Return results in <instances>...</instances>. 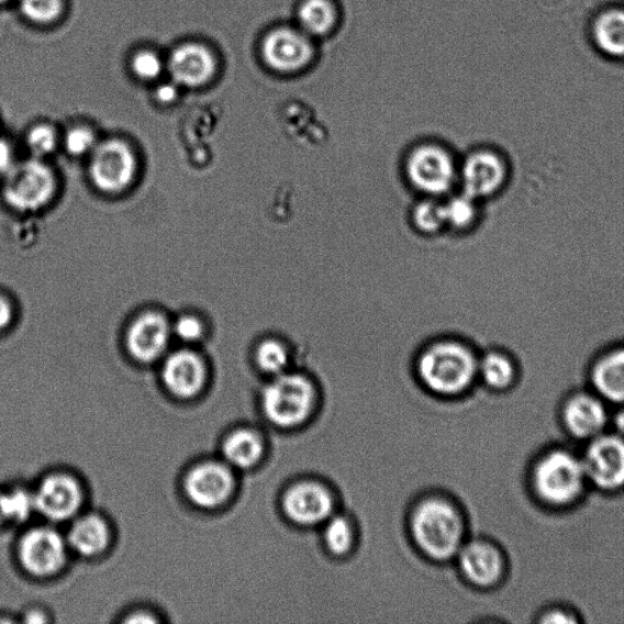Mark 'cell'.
Segmentation results:
<instances>
[{"instance_id": "1", "label": "cell", "mask_w": 624, "mask_h": 624, "mask_svg": "<svg viewBox=\"0 0 624 624\" xmlns=\"http://www.w3.org/2000/svg\"><path fill=\"white\" fill-rule=\"evenodd\" d=\"M419 375L432 392L460 394L478 374V360L464 344L454 341L434 343L419 359Z\"/></svg>"}, {"instance_id": "2", "label": "cell", "mask_w": 624, "mask_h": 624, "mask_svg": "<svg viewBox=\"0 0 624 624\" xmlns=\"http://www.w3.org/2000/svg\"><path fill=\"white\" fill-rule=\"evenodd\" d=\"M411 531L419 548L432 559L448 560L463 546V520L448 501L427 499L414 511Z\"/></svg>"}, {"instance_id": "3", "label": "cell", "mask_w": 624, "mask_h": 624, "mask_svg": "<svg viewBox=\"0 0 624 624\" xmlns=\"http://www.w3.org/2000/svg\"><path fill=\"white\" fill-rule=\"evenodd\" d=\"M259 55L271 74L297 77L307 74L316 64L317 42L296 24H278L264 33Z\"/></svg>"}, {"instance_id": "4", "label": "cell", "mask_w": 624, "mask_h": 624, "mask_svg": "<svg viewBox=\"0 0 624 624\" xmlns=\"http://www.w3.org/2000/svg\"><path fill=\"white\" fill-rule=\"evenodd\" d=\"M315 388L304 375L285 372L264 389L261 405L267 419L281 428L304 423L315 405Z\"/></svg>"}, {"instance_id": "5", "label": "cell", "mask_w": 624, "mask_h": 624, "mask_svg": "<svg viewBox=\"0 0 624 624\" xmlns=\"http://www.w3.org/2000/svg\"><path fill=\"white\" fill-rule=\"evenodd\" d=\"M586 481L583 461L561 450L546 455L534 472L537 493L553 505L572 503L583 492Z\"/></svg>"}, {"instance_id": "6", "label": "cell", "mask_w": 624, "mask_h": 624, "mask_svg": "<svg viewBox=\"0 0 624 624\" xmlns=\"http://www.w3.org/2000/svg\"><path fill=\"white\" fill-rule=\"evenodd\" d=\"M55 189L57 180L51 167L33 158L10 170L4 194L10 207L22 213H35L48 205Z\"/></svg>"}, {"instance_id": "7", "label": "cell", "mask_w": 624, "mask_h": 624, "mask_svg": "<svg viewBox=\"0 0 624 624\" xmlns=\"http://www.w3.org/2000/svg\"><path fill=\"white\" fill-rule=\"evenodd\" d=\"M137 170L135 153L120 140L98 143L91 153L89 176L96 188L107 194H118L127 189Z\"/></svg>"}, {"instance_id": "8", "label": "cell", "mask_w": 624, "mask_h": 624, "mask_svg": "<svg viewBox=\"0 0 624 624\" xmlns=\"http://www.w3.org/2000/svg\"><path fill=\"white\" fill-rule=\"evenodd\" d=\"M405 170L411 185L428 196L448 193L456 180L452 155L436 144H423L412 151Z\"/></svg>"}, {"instance_id": "9", "label": "cell", "mask_w": 624, "mask_h": 624, "mask_svg": "<svg viewBox=\"0 0 624 624\" xmlns=\"http://www.w3.org/2000/svg\"><path fill=\"white\" fill-rule=\"evenodd\" d=\"M583 466L587 479L601 489L614 490L624 486V438L599 436L590 443Z\"/></svg>"}, {"instance_id": "10", "label": "cell", "mask_w": 624, "mask_h": 624, "mask_svg": "<svg viewBox=\"0 0 624 624\" xmlns=\"http://www.w3.org/2000/svg\"><path fill=\"white\" fill-rule=\"evenodd\" d=\"M216 55L204 44L189 42L178 46L166 62L172 81L180 87H202L218 73Z\"/></svg>"}, {"instance_id": "11", "label": "cell", "mask_w": 624, "mask_h": 624, "mask_svg": "<svg viewBox=\"0 0 624 624\" xmlns=\"http://www.w3.org/2000/svg\"><path fill=\"white\" fill-rule=\"evenodd\" d=\"M19 555L30 573L51 576L58 572L66 560V544L60 534L51 528L32 530L22 538Z\"/></svg>"}, {"instance_id": "12", "label": "cell", "mask_w": 624, "mask_h": 624, "mask_svg": "<svg viewBox=\"0 0 624 624\" xmlns=\"http://www.w3.org/2000/svg\"><path fill=\"white\" fill-rule=\"evenodd\" d=\"M283 510L289 520L300 526L325 523L334 510L330 490L316 482H300L289 488L283 497Z\"/></svg>"}, {"instance_id": "13", "label": "cell", "mask_w": 624, "mask_h": 624, "mask_svg": "<svg viewBox=\"0 0 624 624\" xmlns=\"http://www.w3.org/2000/svg\"><path fill=\"white\" fill-rule=\"evenodd\" d=\"M460 176L464 193L478 200L499 192L506 181L508 171L500 155L478 151L467 156Z\"/></svg>"}, {"instance_id": "14", "label": "cell", "mask_w": 624, "mask_h": 624, "mask_svg": "<svg viewBox=\"0 0 624 624\" xmlns=\"http://www.w3.org/2000/svg\"><path fill=\"white\" fill-rule=\"evenodd\" d=\"M171 332L169 321L159 312H144L131 323L126 334L127 349L137 361L152 363L167 349Z\"/></svg>"}, {"instance_id": "15", "label": "cell", "mask_w": 624, "mask_h": 624, "mask_svg": "<svg viewBox=\"0 0 624 624\" xmlns=\"http://www.w3.org/2000/svg\"><path fill=\"white\" fill-rule=\"evenodd\" d=\"M234 481L229 467L205 463L193 468L186 479L189 499L200 508L215 509L229 500Z\"/></svg>"}, {"instance_id": "16", "label": "cell", "mask_w": 624, "mask_h": 624, "mask_svg": "<svg viewBox=\"0 0 624 624\" xmlns=\"http://www.w3.org/2000/svg\"><path fill=\"white\" fill-rule=\"evenodd\" d=\"M35 499V508L44 517L64 521L74 516L82 503V490L68 475H53L41 483Z\"/></svg>"}, {"instance_id": "17", "label": "cell", "mask_w": 624, "mask_h": 624, "mask_svg": "<svg viewBox=\"0 0 624 624\" xmlns=\"http://www.w3.org/2000/svg\"><path fill=\"white\" fill-rule=\"evenodd\" d=\"M163 378L174 394L182 398L193 397L204 385L205 367L197 354L178 350L165 360Z\"/></svg>"}, {"instance_id": "18", "label": "cell", "mask_w": 624, "mask_h": 624, "mask_svg": "<svg viewBox=\"0 0 624 624\" xmlns=\"http://www.w3.org/2000/svg\"><path fill=\"white\" fill-rule=\"evenodd\" d=\"M458 555L461 571L476 586H492L503 575V557L493 545L484 542L468 543L461 546Z\"/></svg>"}, {"instance_id": "19", "label": "cell", "mask_w": 624, "mask_h": 624, "mask_svg": "<svg viewBox=\"0 0 624 624\" xmlns=\"http://www.w3.org/2000/svg\"><path fill=\"white\" fill-rule=\"evenodd\" d=\"M343 20L338 0H299L294 24L316 42L330 38Z\"/></svg>"}, {"instance_id": "20", "label": "cell", "mask_w": 624, "mask_h": 624, "mask_svg": "<svg viewBox=\"0 0 624 624\" xmlns=\"http://www.w3.org/2000/svg\"><path fill=\"white\" fill-rule=\"evenodd\" d=\"M595 49L605 58L624 62V7L614 5L599 11L590 26Z\"/></svg>"}, {"instance_id": "21", "label": "cell", "mask_w": 624, "mask_h": 624, "mask_svg": "<svg viewBox=\"0 0 624 624\" xmlns=\"http://www.w3.org/2000/svg\"><path fill=\"white\" fill-rule=\"evenodd\" d=\"M565 422L573 436L595 438L604 430L608 414L603 403L594 397H575L565 409Z\"/></svg>"}, {"instance_id": "22", "label": "cell", "mask_w": 624, "mask_h": 624, "mask_svg": "<svg viewBox=\"0 0 624 624\" xmlns=\"http://www.w3.org/2000/svg\"><path fill=\"white\" fill-rule=\"evenodd\" d=\"M593 385L601 397L612 403H624V348L606 354L597 363Z\"/></svg>"}, {"instance_id": "23", "label": "cell", "mask_w": 624, "mask_h": 624, "mask_svg": "<svg viewBox=\"0 0 624 624\" xmlns=\"http://www.w3.org/2000/svg\"><path fill=\"white\" fill-rule=\"evenodd\" d=\"M222 452L230 465L250 468L260 461L264 443L258 433L250 430H238L230 434Z\"/></svg>"}, {"instance_id": "24", "label": "cell", "mask_w": 624, "mask_h": 624, "mask_svg": "<svg viewBox=\"0 0 624 624\" xmlns=\"http://www.w3.org/2000/svg\"><path fill=\"white\" fill-rule=\"evenodd\" d=\"M109 542L107 523L98 516H86L77 520L69 533L73 548L85 556L102 553Z\"/></svg>"}, {"instance_id": "25", "label": "cell", "mask_w": 624, "mask_h": 624, "mask_svg": "<svg viewBox=\"0 0 624 624\" xmlns=\"http://www.w3.org/2000/svg\"><path fill=\"white\" fill-rule=\"evenodd\" d=\"M478 374L489 387L503 389L514 381L515 367L508 356L489 353L481 361H478Z\"/></svg>"}, {"instance_id": "26", "label": "cell", "mask_w": 624, "mask_h": 624, "mask_svg": "<svg viewBox=\"0 0 624 624\" xmlns=\"http://www.w3.org/2000/svg\"><path fill=\"white\" fill-rule=\"evenodd\" d=\"M255 361L259 369L271 376L287 372L291 356L285 343L278 339H265L256 348Z\"/></svg>"}, {"instance_id": "27", "label": "cell", "mask_w": 624, "mask_h": 624, "mask_svg": "<svg viewBox=\"0 0 624 624\" xmlns=\"http://www.w3.org/2000/svg\"><path fill=\"white\" fill-rule=\"evenodd\" d=\"M323 539H325L328 550L336 555L348 553L354 541V530L348 519L344 516H331L325 522L323 530Z\"/></svg>"}, {"instance_id": "28", "label": "cell", "mask_w": 624, "mask_h": 624, "mask_svg": "<svg viewBox=\"0 0 624 624\" xmlns=\"http://www.w3.org/2000/svg\"><path fill=\"white\" fill-rule=\"evenodd\" d=\"M443 208L445 224L456 230L471 226L477 216L476 200L465 193L453 197Z\"/></svg>"}, {"instance_id": "29", "label": "cell", "mask_w": 624, "mask_h": 624, "mask_svg": "<svg viewBox=\"0 0 624 624\" xmlns=\"http://www.w3.org/2000/svg\"><path fill=\"white\" fill-rule=\"evenodd\" d=\"M64 0H20V10L36 25H51L64 13Z\"/></svg>"}, {"instance_id": "30", "label": "cell", "mask_w": 624, "mask_h": 624, "mask_svg": "<svg viewBox=\"0 0 624 624\" xmlns=\"http://www.w3.org/2000/svg\"><path fill=\"white\" fill-rule=\"evenodd\" d=\"M412 220L420 231L428 234L436 233L447 226L443 204L432 199L423 200L416 205Z\"/></svg>"}, {"instance_id": "31", "label": "cell", "mask_w": 624, "mask_h": 624, "mask_svg": "<svg viewBox=\"0 0 624 624\" xmlns=\"http://www.w3.org/2000/svg\"><path fill=\"white\" fill-rule=\"evenodd\" d=\"M4 516L8 522H22L29 519L35 510V499L25 490L16 489L10 493H2Z\"/></svg>"}, {"instance_id": "32", "label": "cell", "mask_w": 624, "mask_h": 624, "mask_svg": "<svg viewBox=\"0 0 624 624\" xmlns=\"http://www.w3.org/2000/svg\"><path fill=\"white\" fill-rule=\"evenodd\" d=\"M165 68L159 54L149 49L137 52L131 59V70L142 81L158 80Z\"/></svg>"}, {"instance_id": "33", "label": "cell", "mask_w": 624, "mask_h": 624, "mask_svg": "<svg viewBox=\"0 0 624 624\" xmlns=\"http://www.w3.org/2000/svg\"><path fill=\"white\" fill-rule=\"evenodd\" d=\"M33 158L42 160L57 148V132L49 125L33 126L26 138Z\"/></svg>"}, {"instance_id": "34", "label": "cell", "mask_w": 624, "mask_h": 624, "mask_svg": "<svg viewBox=\"0 0 624 624\" xmlns=\"http://www.w3.org/2000/svg\"><path fill=\"white\" fill-rule=\"evenodd\" d=\"M97 144L94 133L87 127H74L65 136V148L74 156L91 154Z\"/></svg>"}, {"instance_id": "35", "label": "cell", "mask_w": 624, "mask_h": 624, "mask_svg": "<svg viewBox=\"0 0 624 624\" xmlns=\"http://www.w3.org/2000/svg\"><path fill=\"white\" fill-rule=\"evenodd\" d=\"M172 331L183 342H196L202 338L204 326L199 319L186 315L175 322Z\"/></svg>"}, {"instance_id": "36", "label": "cell", "mask_w": 624, "mask_h": 624, "mask_svg": "<svg viewBox=\"0 0 624 624\" xmlns=\"http://www.w3.org/2000/svg\"><path fill=\"white\" fill-rule=\"evenodd\" d=\"M178 92H180V86L171 82L161 83L155 91V98L161 104H172L178 98Z\"/></svg>"}, {"instance_id": "37", "label": "cell", "mask_w": 624, "mask_h": 624, "mask_svg": "<svg viewBox=\"0 0 624 624\" xmlns=\"http://www.w3.org/2000/svg\"><path fill=\"white\" fill-rule=\"evenodd\" d=\"M14 310L9 300L0 294V331L5 330L13 321Z\"/></svg>"}, {"instance_id": "38", "label": "cell", "mask_w": 624, "mask_h": 624, "mask_svg": "<svg viewBox=\"0 0 624 624\" xmlns=\"http://www.w3.org/2000/svg\"><path fill=\"white\" fill-rule=\"evenodd\" d=\"M11 154L7 144L0 143V166L4 167L10 164Z\"/></svg>"}, {"instance_id": "39", "label": "cell", "mask_w": 624, "mask_h": 624, "mask_svg": "<svg viewBox=\"0 0 624 624\" xmlns=\"http://www.w3.org/2000/svg\"><path fill=\"white\" fill-rule=\"evenodd\" d=\"M546 622H573V619L568 617L565 614H551L549 619L545 620Z\"/></svg>"}, {"instance_id": "40", "label": "cell", "mask_w": 624, "mask_h": 624, "mask_svg": "<svg viewBox=\"0 0 624 624\" xmlns=\"http://www.w3.org/2000/svg\"><path fill=\"white\" fill-rule=\"evenodd\" d=\"M616 427L621 434V437L624 438V409L619 412L616 417Z\"/></svg>"}, {"instance_id": "41", "label": "cell", "mask_w": 624, "mask_h": 624, "mask_svg": "<svg viewBox=\"0 0 624 624\" xmlns=\"http://www.w3.org/2000/svg\"><path fill=\"white\" fill-rule=\"evenodd\" d=\"M4 525H7V520L3 511L2 493H0V527H3Z\"/></svg>"}, {"instance_id": "42", "label": "cell", "mask_w": 624, "mask_h": 624, "mask_svg": "<svg viewBox=\"0 0 624 624\" xmlns=\"http://www.w3.org/2000/svg\"><path fill=\"white\" fill-rule=\"evenodd\" d=\"M8 2H10V0H0V4H4V3H8Z\"/></svg>"}]
</instances>
